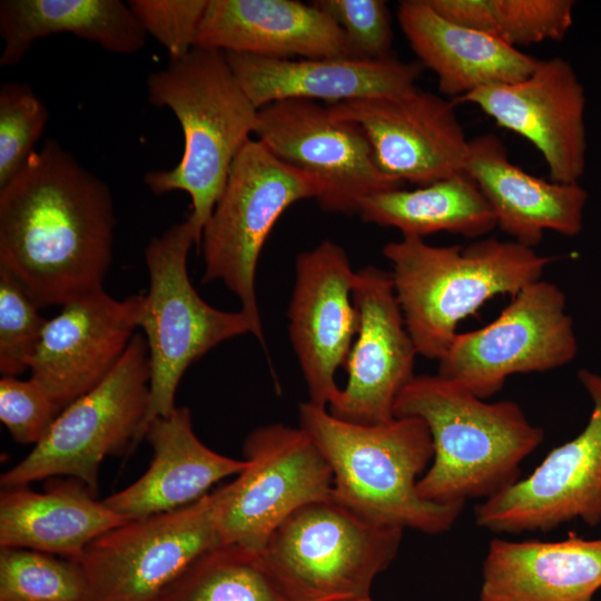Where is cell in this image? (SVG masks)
<instances>
[{
	"mask_svg": "<svg viewBox=\"0 0 601 601\" xmlns=\"http://www.w3.org/2000/svg\"><path fill=\"white\" fill-rule=\"evenodd\" d=\"M49 111L33 89L9 81L0 88V188L4 187L33 154Z\"/></svg>",
	"mask_w": 601,
	"mask_h": 601,
	"instance_id": "1f68e13d",
	"label": "cell"
},
{
	"mask_svg": "<svg viewBox=\"0 0 601 601\" xmlns=\"http://www.w3.org/2000/svg\"><path fill=\"white\" fill-rule=\"evenodd\" d=\"M149 102L167 107L184 132L180 161L169 170L148 171L144 181L155 195H189L187 218L197 245L225 188L231 165L252 139L258 108L231 71L225 53L195 47L147 78Z\"/></svg>",
	"mask_w": 601,
	"mask_h": 601,
	"instance_id": "5b68a950",
	"label": "cell"
},
{
	"mask_svg": "<svg viewBox=\"0 0 601 601\" xmlns=\"http://www.w3.org/2000/svg\"><path fill=\"white\" fill-rule=\"evenodd\" d=\"M237 81L256 108L289 100L337 102L396 96L416 87L418 61L349 57L272 58L224 52Z\"/></svg>",
	"mask_w": 601,
	"mask_h": 601,
	"instance_id": "ffe728a7",
	"label": "cell"
},
{
	"mask_svg": "<svg viewBox=\"0 0 601 601\" xmlns=\"http://www.w3.org/2000/svg\"><path fill=\"white\" fill-rule=\"evenodd\" d=\"M394 416L421 418L430 431L434 454L416 491L434 503L501 493L520 480L521 463L544 440L516 402H487L440 374L415 375L398 394Z\"/></svg>",
	"mask_w": 601,
	"mask_h": 601,
	"instance_id": "7a4b0ae2",
	"label": "cell"
},
{
	"mask_svg": "<svg viewBox=\"0 0 601 601\" xmlns=\"http://www.w3.org/2000/svg\"><path fill=\"white\" fill-rule=\"evenodd\" d=\"M578 347L564 292L541 278L512 296L491 323L457 333L437 361V374L486 400L511 375L549 372L571 363Z\"/></svg>",
	"mask_w": 601,
	"mask_h": 601,
	"instance_id": "8fae6325",
	"label": "cell"
},
{
	"mask_svg": "<svg viewBox=\"0 0 601 601\" xmlns=\"http://www.w3.org/2000/svg\"><path fill=\"white\" fill-rule=\"evenodd\" d=\"M116 215L109 186L46 140L0 188V267L39 308L102 288Z\"/></svg>",
	"mask_w": 601,
	"mask_h": 601,
	"instance_id": "6da1fadb",
	"label": "cell"
},
{
	"mask_svg": "<svg viewBox=\"0 0 601 601\" xmlns=\"http://www.w3.org/2000/svg\"><path fill=\"white\" fill-rule=\"evenodd\" d=\"M149 382L147 343L135 334L112 371L63 408L31 452L1 475L2 489L66 475L96 495L101 462L142 440Z\"/></svg>",
	"mask_w": 601,
	"mask_h": 601,
	"instance_id": "9c48e42d",
	"label": "cell"
},
{
	"mask_svg": "<svg viewBox=\"0 0 601 601\" xmlns=\"http://www.w3.org/2000/svg\"><path fill=\"white\" fill-rule=\"evenodd\" d=\"M215 505L216 491L96 538L76 561L85 582L82 601H156L191 562L221 545Z\"/></svg>",
	"mask_w": 601,
	"mask_h": 601,
	"instance_id": "7c38bea8",
	"label": "cell"
},
{
	"mask_svg": "<svg viewBox=\"0 0 601 601\" xmlns=\"http://www.w3.org/2000/svg\"><path fill=\"white\" fill-rule=\"evenodd\" d=\"M18 280L0 267V372L18 376L30 368L47 321Z\"/></svg>",
	"mask_w": 601,
	"mask_h": 601,
	"instance_id": "d6a6232c",
	"label": "cell"
},
{
	"mask_svg": "<svg viewBox=\"0 0 601 601\" xmlns=\"http://www.w3.org/2000/svg\"><path fill=\"white\" fill-rule=\"evenodd\" d=\"M128 6L146 33L168 52L170 60L195 48L208 0H129Z\"/></svg>",
	"mask_w": 601,
	"mask_h": 601,
	"instance_id": "e575fe53",
	"label": "cell"
},
{
	"mask_svg": "<svg viewBox=\"0 0 601 601\" xmlns=\"http://www.w3.org/2000/svg\"><path fill=\"white\" fill-rule=\"evenodd\" d=\"M144 305L145 295L119 300L104 287L62 305L47 321L30 377L62 411L117 365L139 327Z\"/></svg>",
	"mask_w": 601,
	"mask_h": 601,
	"instance_id": "d6986e66",
	"label": "cell"
},
{
	"mask_svg": "<svg viewBox=\"0 0 601 601\" xmlns=\"http://www.w3.org/2000/svg\"><path fill=\"white\" fill-rule=\"evenodd\" d=\"M247 466L216 490L221 545L260 553L273 532L302 506L331 496L332 470L302 427L268 424L244 442Z\"/></svg>",
	"mask_w": 601,
	"mask_h": 601,
	"instance_id": "30bf717a",
	"label": "cell"
},
{
	"mask_svg": "<svg viewBox=\"0 0 601 601\" xmlns=\"http://www.w3.org/2000/svg\"><path fill=\"white\" fill-rule=\"evenodd\" d=\"M343 601H374V600H372L371 597H365V598L348 599V600H343Z\"/></svg>",
	"mask_w": 601,
	"mask_h": 601,
	"instance_id": "8d00e7d4",
	"label": "cell"
},
{
	"mask_svg": "<svg viewBox=\"0 0 601 601\" xmlns=\"http://www.w3.org/2000/svg\"><path fill=\"white\" fill-rule=\"evenodd\" d=\"M578 378L592 402L584 428L554 447L525 479L475 508V522L494 533L548 532L580 519L601 523V375Z\"/></svg>",
	"mask_w": 601,
	"mask_h": 601,
	"instance_id": "5bb4252c",
	"label": "cell"
},
{
	"mask_svg": "<svg viewBox=\"0 0 601 601\" xmlns=\"http://www.w3.org/2000/svg\"><path fill=\"white\" fill-rule=\"evenodd\" d=\"M342 30L349 58L392 57L393 27L383 0H316L313 2Z\"/></svg>",
	"mask_w": 601,
	"mask_h": 601,
	"instance_id": "836d02e7",
	"label": "cell"
},
{
	"mask_svg": "<svg viewBox=\"0 0 601 601\" xmlns=\"http://www.w3.org/2000/svg\"><path fill=\"white\" fill-rule=\"evenodd\" d=\"M358 215L365 223L420 238L441 231L480 238L496 227L489 203L466 173L411 190L398 188L370 196L362 201Z\"/></svg>",
	"mask_w": 601,
	"mask_h": 601,
	"instance_id": "83f0119b",
	"label": "cell"
},
{
	"mask_svg": "<svg viewBox=\"0 0 601 601\" xmlns=\"http://www.w3.org/2000/svg\"><path fill=\"white\" fill-rule=\"evenodd\" d=\"M601 589V539L495 538L483 561L480 601H592Z\"/></svg>",
	"mask_w": 601,
	"mask_h": 601,
	"instance_id": "d4e9b609",
	"label": "cell"
},
{
	"mask_svg": "<svg viewBox=\"0 0 601 601\" xmlns=\"http://www.w3.org/2000/svg\"><path fill=\"white\" fill-rule=\"evenodd\" d=\"M406 328L417 354L439 361L457 325L496 295L514 296L542 278L555 259L514 240L493 237L435 246L402 236L383 247Z\"/></svg>",
	"mask_w": 601,
	"mask_h": 601,
	"instance_id": "277c9868",
	"label": "cell"
},
{
	"mask_svg": "<svg viewBox=\"0 0 601 601\" xmlns=\"http://www.w3.org/2000/svg\"><path fill=\"white\" fill-rule=\"evenodd\" d=\"M127 521L80 481L55 482L45 492L22 485L0 493V549L77 561L91 541Z\"/></svg>",
	"mask_w": 601,
	"mask_h": 601,
	"instance_id": "484cf974",
	"label": "cell"
},
{
	"mask_svg": "<svg viewBox=\"0 0 601 601\" xmlns=\"http://www.w3.org/2000/svg\"><path fill=\"white\" fill-rule=\"evenodd\" d=\"M352 295L358 329L344 364L346 385L328 411L352 423H385L395 417V401L415 376L418 354L388 272L372 265L358 269Z\"/></svg>",
	"mask_w": 601,
	"mask_h": 601,
	"instance_id": "2e32d148",
	"label": "cell"
},
{
	"mask_svg": "<svg viewBox=\"0 0 601 601\" xmlns=\"http://www.w3.org/2000/svg\"><path fill=\"white\" fill-rule=\"evenodd\" d=\"M76 561L29 549H0V601H82Z\"/></svg>",
	"mask_w": 601,
	"mask_h": 601,
	"instance_id": "f546056e",
	"label": "cell"
},
{
	"mask_svg": "<svg viewBox=\"0 0 601 601\" xmlns=\"http://www.w3.org/2000/svg\"><path fill=\"white\" fill-rule=\"evenodd\" d=\"M197 245L186 219L150 239L145 248L149 289L139 327L150 363L149 403L142 439L151 421L170 414L186 370L220 343L250 333L242 312L210 306L193 286L187 270L189 249Z\"/></svg>",
	"mask_w": 601,
	"mask_h": 601,
	"instance_id": "52a82bcc",
	"label": "cell"
},
{
	"mask_svg": "<svg viewBox=\"0 0 601 601\" xmlns=\"http://www.w3.org/2000/svg\"><path fill=\"white\" fill-rule=\"evenodd\" d=\"M572 0H480L475 30L519 48L562 40L573 23Z\"/></svg>",
	"mask_w": 601,
	"mask_h": 601,
	"instance_id": "4dcf8cb0",
	"label": "cell"
},
{
	"mask_svg": "<svg viewBox=\"0 0 601 601\" xmlns=\"http://www.w3.org/2000/svg\"><path fill=\"white\" fill-rule=\"evenodd\" d=\"M195 47L272 58L348 57L339 27L313 2L208 0Z\"/></svg>",
	"mask_w": 601,
	"mask_h": 601,
	"instance_id": "7402d4cb",
	"label": "cell"
},
{
	"mask_svg": "<svg viewBox=\"0 0 601 601\" xmlns=\"http://www.w3.org/2000/svg\"><path fill=\"white\" fill-rule=\"evenodd\" d=\"M60 412L47 391L31 377L0 380V420L16 442L37 445Z\"/></svg>",
	"mask_w": 601,
	"mask_h": 601,
	"instance_id": "d590c367",
	"label": "cell"
},
{
	"mask_svg": "<svg viewBox=\"0 0 601 601\" xmlns=\"http://www.w3.org/2000/svg\"><path fill=\"white\" fill-rule=\"evenodd\" d=\"M479 107L496 125L530 141L550 179L579 183L587 164L585 90L562 57L540 59L524 79L479 88L457 99Z\"/></svg>",
	"mask_w": 601,
	"mask_h": 601,
	"instance_id": "e0dca14e",
	"label": "cell"
},
{
	"mask_svg": "<svg viewBox=\"0 0 601 601\" xmlns=\"http://www.w3.org/2000/svg\"><path fill=\"white\" fill-rule=\"evenodd\" d=\"M298 418L332 470V499L381 525L426 534L454 525L465 503L428 502L416 491L434 454L421 418L357 424L308 401L299 405Z\"/></svg>",
	"mask_w": 601,
	"mask_h": 601,
	"instance_id": "3957f363",
	"label": "cell"
},
{
	"mask_svg": "<svg viewBox=\"0 0 601 601\" xmlns=\"http://www.w3.org/2000/svg\"><path fill=\"white\" fill-rule=\"evenodd\" d=\"M71 33L120 55L138 52L147 33L120 0H2L0 66L17 65L41 38Z\"/></svg>",
	"mask_w": 601,
	"mask_h": 601,
	"instance_id": "4316f807",
	"label": "cell"
},
{
	"mask_svg": "<svg viewBox=\"0 0 601 601\" xmlns=\"http://www.w3.org/2000/svg\"><path fill=\"white\" fill-rule=\"evenodd\" d=\"M464 171L511 240L534 248L545 231L566 237L581 233L588 191L579 183L544 180L523 170L494 134L470 139Z\"/></svg>",
	"mask_w": 601,
	"mask_h": 601,
	"instance_id": "44dd1931",
	"label": "cell"
},
{
	"mask_svg": "<svg viewBox=\"0 0 601 601\" xmlns=\"http://www.w3.org/2000/svg\"><path fill=\"white\" fill-rule=\"evenodd\" d=\"M156 601H288L262 554L218 545L191 562Z\"/></svg>",
	"mask_w": 601,
	"mask_h": 601,
	"instance_id": "f1b7e54d",
	"label": "cell"
},
{
	"mask_svg": "<svg viewBox=\"0 0 601 601\" xmlns=\"http://www.w3.org/2000/svg\"><path fill=\"white\" fill-rule=\"evenodd\" d=\"M403 531L368 521L329 496L290 514L260 554L288 601L365 598L396 558Z\"/></svg>",
	"mask_w": 601,
	"mask_h": 601,
	"instance_id": "8992f818",
	"label": "cell"
},
{
	"mask_svg": "<svg viewBox=\"0 0 601 601\" xmlns=\"http://www.w3.org/2000/svg\"><path fill=\"white\" fill-rule=\"evenodd\" d=\"M154 456L147 471L105 504L127 520L175 511L204 495L218 481L239 474L245 460H235L207 447L195 434L190 410L176 406L156 417L146 430Z\"/></svg>",
	"mask_w": 601,
	"mask_h": 601,
	"instance_id": "603a6c76",
	"label": "cell"
},
{
	"mask_svg": "<svg viewBox=\"0 0 601 601\" xmlns=\"http://www.w3.org/2000/svg\"><path fill=\"white\" fill-rule=\"evenodd\" d=\"M311 175L276 158L257 139L236 156L228 178L201 233L203 282H223L240 300L253 335L265 343L256 295L260 252L276 221L293 204L317 198Z\"/></svg>",
	"mask_w": 601,
	"mask_h": 601,
	"instance_id": "ba28073f",
	"label": "cell"
},
{
	"mask_svg": "<svg viewBox=\"0 0 601 601\" xmlns=\"http://www.w3.org/2000/svg\"><path fill=\"white\" fill-rule=\"evenodd\" d=\"M400 27L422 67L437 77L443 95L456 99L479 88L528 77L540 59L501 39L450 21L428 0H403Z\"/></svg>",
	"mask_w": 601,
	"mask_h": 601,
	"instance_id": "cb8c5ba5",
	"label": "cell"
},
{
	"mask_svg": "<svg viewBox=\"0 0 601 601\" xmlns=\"http://www.w3.org/2000/svg\"><path fill=\"white\" fill-rule=\"evenodd\" d=\"M358 125L383 173L418 187L465 173L470 139L452 101L417 87L396 96L327 106Z\"/></svg>",
	"mask_w": 601,
	"mask_h": 601,
	"instance_id": "9a60e30c",
	"label": "cell"
},
{
	"mask_svg": "<svg viewBox=\"0 0 601 601\" xmlns=\"http://www.w3.org/2000/svg\"><path fill=\"white\" fill-rule=\"evenodd\" d=\"M288 307V333L309 400L327 407L339 391L344 366L358 329L353 300L355 272L345 250L325 239L298 254Z\"/></svg>",
	"mask_w": 601,
	"mask_h": 601,
	"instance_id": "ac0fdd59",
	"label": "cell"
},
{
	"mask_svg": "<svg viewBox=\"0 0 601 601\" xmlns=\"http://www.w3.org/2000/svg\"><path fill=\"white\" fill-rule=\"evenodd\" d=\"M254 135L276 158L318 181L316 200L324 211L358 214L365 198L404 187L381 170L358 125L333 117L317 101L259 108Z\"/></svg>",
	"mask_w": 601,
	"mask_h": 601,
	"instance_id": "4fadbf2b",
	"label": "cell"
}]
</instances>
